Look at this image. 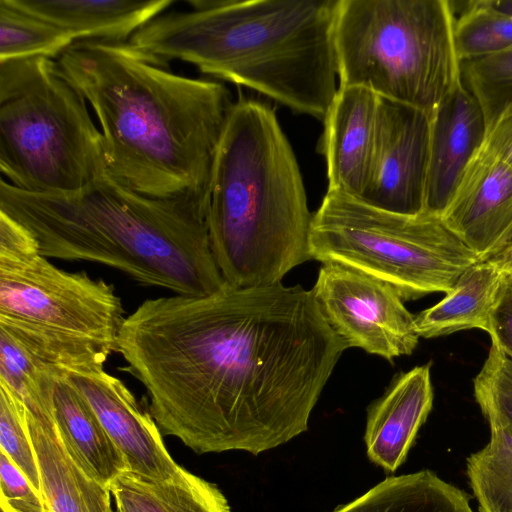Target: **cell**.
<instances>
[{
    "label": "cell",
    "mask_w": 512,
    "mask_h": 512,
    "mask_svg": "<svg viewBox=\"0 0 512 512\" xmlns=\"http://www.w3.org/2000/svg\"><path fill=\"white\" fill-rule=\"evenodd\" d=\"M506 275H512V242L485 259Z\"/></svg>",
    "instance_id": "obj_34"
},
{
    "label": "cell",
    "mask_w": 512,
    "mask_h": 512,
    "mask_svg": "<svg viewBox=\"0 0 512 512\" xmlns=\"http://www.w3.org/2000/svg\"><path fill=\"white\" fill-rule=\"evenodd\" d=\"M440 216L479 260L489 258L512 240V168L482 145Z\"/></svg>",
    "instance_id": "obj_13"
},
{
    "label": "cell",
    "mask_w": 512,
    "mask_h": 512,
    "mask_svg": "<svg viewBox=\"0 0 512 512\" xmlns=\"http://www.w3.org/2000/svg\"><path fill=\"white\" fill-rule=\"evenodd\" d=\"M66 378L123 453L131 474L155 482L171 481L182 475L185 469L170 456L149 410L138 403L119 378L104 368Z\"/></svg>",
    "instance_id": "obj_12"
},
{
    "label": "cell",
    "mask_w": 512,
    "mask_h": 512,
    "mask_svg": "<svg viewBox=\"0 0 512 512\" xmlns=\"http://www.w3.org/2000/svg\"><path fill=\"white\" fill-rule=\"evenodd\" d=\"M332 512H474L469 495L429 470L388 477Z\"/></svg>",
    "instance_id": "obj_21"
},
{
    "label": "cell",
    "mask_w": 512,
    "mask_h": 512,
    "mask_svg": "<svg viewBox=\"0 0 512 512\" xmlns=\"http://www.w3.org/2000/svg\"><path fill=\"white\" fill-rule=\"evenodd\" d=\"M67 31L76 41L127 42L174 0H9Z\"/></svg>",
    "instance_id": "obj_17"
},
{
    "label": "cell",
    "mask_w": 512,
    "mask_h": 512,
    "mask_svg": "<svg viewBox=\"0 0 512 512\" xmlns=\"http://www.w3.org/2000/svg\"><path fill=\"white\" fill-rule=\"evenodd\" d=\"M303 179L274 108L240 96L216 155L210 191V247L234 288L281 283L311 259Z\"/></svg>",
    "instance_id": "obj_5"
},
{
    "label": "cell",
    "mask_w": 512,
    "mask_h": 512,
    "mask_svg": "<svg viewBox=\"0 0 512 512\" xmlns=\"http://www.w3.org/2000/svg\"><path fill=\"white\" fill-rule=\"evenodd\" d=\"M117 512H145L131 495L115 480L110 486Z\"/></svg>",
    "instance_id": "obj_33"
},
{
    "label": "cell",
    "mask_w": 512,
    "mask_h": 512,
    "mask_svg": "<svg viewBox=\"0 0 512 512\" xmlns=\"http://www.w3.org/2000/svg\"><path fill=\"white\" fill-rule=\"evenodd\" d=\"M462 80L483 111L487 129L512 109V47L461 64Z\"/></svg>",
    "instance_id": "obj_27"
},
{
    "label": "cell",
    "mask_w": 512,
    "mask_h": 512,
    "mask_svg": "<svg viewBox=\"0 0 512 512\" xmlns=\"http://www.w3.org/2000/svg\"><path fill=\"white\" fill-rule=\"evenodd\" d=\"M483 146L512 168V109L487 129Z\"/></svg>",
    "instance_id": "obj_32"
},
{
    "label": "cell",
    "mask_w": 512,
    "mask_h": 512,
    "mask_svg": "<svg viewBox=\"0 0 512 512\" xmlns=\"http://www.w3.org/2000/svg\"><path fill=\"white\" fill-rule=\"evenodd\" d=\"M0 489L2 512H47L42 494L2 452H0Z\"/></svg>",
    "instance_id": "obj_30"
},
{
    "label": "cell",
    "mask_w": 512,
    "mask_h": 512,
    "mask_svg": "<svg viewBox=\"0 0 512 512\" xmlns=\"http://www.w3.org/2000/svg\"><path fill=\"white\" fill-rule=\"evenodd\" d=\"M26 422L47 512H113L110 490L87 475L68 453L54 419H37L26 410Z\"/></svg>",
    "instance_id": "obj_18"
},
{
    "label": "cell",
    "mask_w": 512,
    "mask_h": 512,
    "mask_svg": "<svg viewBox=\"0 0 512 512\" xmlns=\"http://www.w3.org/2000/svg\"><path fill=\"white\" fill-rule=\"evenodd\" d=\"M209 204L210 195L147 197L106 171L69 194L0 181V212L32 234L43 256L104 264L176 295L206 296L227 285L210 247Z\"/></svg>",
    "instance_id": "obj_3"
},
{
    "label": "cell",
    "mask_w": 512,
    "mask_h": 512,
    "mask_svg": "<svg viewBox=\"0 0 512 512\" xmlns=\"http://www.w3.org/2000/svg\"><path fill=\"white\" fill-rule=\"evenodd\" d=\"M491 342L512 359V275H506L491 315Z\"/></svg>",
    "instance_id": "obj_31"
},
{
    "label": "cell",
    "mask_w": 512,
    "mask_h": 512,
    "mask_svg": "<svg viewBox=\"0 0 512 512\" xmlns=\"http://www.w3.org/2000/svg\"><path fill=\"white\" fill-rule=\"evenodd\" d=\"M55 60L97 117L114 181L152 198L210 195L235 102L223 83L173 73L127 42L79 40Z\"/></svg>",
    "instance_id": "obj_2"
},
{
    "label": "cell",
    "mask_w": 512,
    "mask_h": 512,
    "mask_svg": "<svg viewBox=\"0 0 512 512\" xmlns=\"http://www.w3.org/2000/svg\"><path fill=\"white\" fill-rule=\"evenodd\" d=\"M0 171L41 194L79 191L106 171L101 132L55 59L0 61Z\"/></svg>",
    "instance_id": "obj_7"
},
{
    "label": "cell",
    "mask_w": 512,
    "mask_h": 512,
    "mask_svg": "<svg viewBox=\"0 0 512 512\" xmlns=\"http://www.w3.org/2000/svg\"><path fill=\"white\" fill-rule=\"evenodd\" d=\"M486 132L480 104L462 82L430 117L425 211L442 214Z\"/></svg>",
    "instance_id": "obj_15"
},
{
    "label": "cell",
    "mask_w": 512,
    "mask_h": 512,
    "mask_svg": "<svg viewBox=\"0 0 512 512\" xmlns=\"http://www.w3.org/2000/svg\"><path fill=\"white\" fill-rule=\"evenodd\" d=\"M474 396L488 422L512 431V359L494 342L474 379Z\"/></svg>",
    "instance_id": "obj_29"
},
{
    "label": "cell",
    "mask_w": 512,
    "mask_h": 512,
    "mask_svg": "<svg viewBox=\"0 0 512 512\" xmlns=\"http://www.w3.org/2000/svg\"><path fill=\"white\" fill-rule=\"evenodd\" d=\"M339 0H190L127 43L151 62L180 60L322 120L336 95Z\"/></svg>",
    "instance_id": "obj_4"
},
{
    "label": "cell",
    "mask_w": 512,
    "mask_h": 512,
    "mask_svg": "<svg viewBox=\"0 0 512 512\" xmlns=\"http://www.w3.org/2000/svg\"><path fill=\"white\" fill-rule=\"evenodd\" d=\"M347 348L312 290L282 283L147 299L117 340L162 435L255 456L307 431Z\"/></svg>",
    "instance_id": "obj_1"
},
{
    "label": "cell",
    "mask_w": 512,
    "mask_h": 512,
    "mask_svg": "<svg viewBox=\"0 0 512 512\" xmlns=\"http://www.w3.org/2000/svg\"><path fill=\"white\" fill-rule=\"evenodd\" d=\"M510 242H512V240H511ZM510 242H509V243H510ZM509 243H508V244H509Z\"/></svg>",
    "instance_id": "obj_36"
},
{
    "label": "cell",
    "mask_w": 512,
    "mask_h": 512,
    "mask_svg": "<svg viewBox=\"0 0 512 512\" xmlns=\"http://www.w3.org/2000/svg\"><path fill=\"white\" fill-rule=\"evenodd\" d=\"M380 98L357 87H338L326 113L319 151L327 165L328 189L360 199L370 181Z\"/></svg>",
    "instance_id": "obj_14"
},
{
    "label": "cell",
    "mask_w": 512,
    "mask_h": 512,
    "mask_svg": "<svg viewBox=\"0 0 512 512\" xmlns=\"http://www.w3.org/2000/svg\"><path fill=\"white\" fill-rule=\"evenodd\" d=\"M53 415L68 453L92 479L109 489L118 477L129 471L123 453L66 376L55 384Z\"/></svg>",
    "instance_id": "obj_19"
},
{
    "label": "cell",
    "mask_w": 512,
    "mask_h": 512,
    "mask_svg": "<svg viewBox=\"0 0 512 512\" xmlns=\"http://www.w3.org/2000/svg\"><path fill=\"white\" fill-rule=\"evenodd\" d=\"M430 364L397 375L368 409L364 441L371 462L395 472L433 406Z\"/></svg>",
    "instance_id": "obj_16"
},
{
    "label": "cell",
    "mask_w": 512,
    "mask_h": 512,
    "mask_svg": "<svg viewBox=\"0 0 512 512\" xmlns=\"http://www.w3.org/2000/svg\"><path fill=\"white\" fill-rule=\"evenodd\" d=\"M116 481L145 512H231L220 489L187 470L178 479L155 482L129 471Z\"/></svg>",
    "instance_id": "obj_23"
},
{
    "label": "cell",
    "mask_w": 512,
    "mask_h": 512,
    "mask_svg": "<svg viewBox=\"0 0 512 512\" xmlns=\"http://www.w3.org/2000/svg\"><path fill=\"white\" fill-rule=\"evenodd\" d=\"M76 40L57 25L0 0V61L56 59Z\"/></svg>",
    "instance_id": "obj_25"
},
{
    "label": "cell",
    "mask_w": 512,
    "mask_h": 512,
    "mask_svg": "<svg viewBox=\"0 0 512 512\" xmlns=\"http://www.w3.org/2000/svg\"><path fill=\"white\" fill-rule=\"evenodd\" d=\"M454 42L461 64L503 52L512 47V17L487 0L468 1L455 16Z\"/></svg>",
    "instance_id": "obj_26"
},
{
    "label": "cell",
    "mask_w": 512,
    "mask_h": 512,
    "mask_svg": "<svg viewBox=\"0 0 512 512\" xmlns=\"http://www.w3.org/2000/svg\"><path fill=\"white\" fill-rule=\"evenodd\" d=\"M495 10L512 17V0H487Z\"/></svg>",
    "instance_id": "obj_35"
},
{
    "label": "cell",
    "mask_w": 512,
    "mask_h": 512,
    "mask_svg": "<svg viewBox=\"0 0 512 512\" xmlns=\"http://www.w3.org/2000/svg\"><path fill=\"white\" fill-rule=\"evenodd\" d=\"M0 328L8 331L38 364L62 376L103 369L113 353L89 339L16 320L0 318Z\"/></svg>",
    "instance_id": "obj_22"
},
{
    "label": "cell",
    "mask_w": 512,
    "mask_h": 512,
    "mask_svg": "<svg viewBox=\"0 0 512 512\" xmlns=\"http://www.w3.org/2000/svg\"><path fill=\"white\" fill-rule=\"evenodd\" d=\"M311 290L324 318L348 348L392 360L417 347L415 315L387 282L343 263L326 262Z\"/></svg>",
    "instance_id": "obj_10"
},
{
    "label": "cell",
    "mask_w": 512,
    "mask_h": 512,
    "mask_svg": "<svg viewBox=\"0 0 512 512\" xmlns=\"http://www.w3.org/2000/svg\"><path fill=\"white\" fill-rule=\"evenodd\" d=\"M0 318L86 338L117 352L126 317L113 285L56 267L27 229L0 212Z\"/></svg>",
    "instance_id": "obj_9"
},
{
    "label": "cell",
    "mask_w": 512,
    "mask_h": 512,
    "mask_svg": "<svg viewBox=\"0 0 512 512\" xmlns=\"http://www.w3.org/2000/svg\"><path fill=\"white\" fill-rule=\"evenodd\" d=\"M490 440L467 459V476L478 512H512V431L489 422Z\"/></svg>",
    "instance_id": "obj_24"
},
{
    "label": "cell",
    "mask_w": 512,
    "mask_h": 512,
    "mask_svg": "<svg viewBox=\"0 0 512 512\" xmlns=\"http://www.w3.org/2000/svg\"><path fill=\"white\" fill-rule=\"evenodd\" d=\"M454 21L447 0H339V86L366 88L431 117L463 82Z\"/></svg>",
    "instance_id": "obj_6"
},
{
    "label": "cell",
    "mask_w": 512,
    "mask_h": 512,
    "mask_svg": "<svg viewBox=\"0 0 512 512\" xmlns=\"http://www.w3.org/2000/svg\"><path fill=\"white\" fill-rule=\"evenodd\" d=\"M0 452L4 453L42 494L39 467L27 428L26 409L2 382H0Z\"/></svg>",
    "instance_id": "obj_28"
},
{
    "label": "cell",
    "mask_w": 512,
    "mask_h": 512,
    "mask_svg": "<svg viewBox=\"0 0 512 512\" xmlns=\"http://www.w3.org/2000/svg\"><path fill=\"white\" fill-rule=\"evenodd\" d=\"M309 252L387 282L403 300L446 294L480 261L439 215L392 213L329 189L312 217Z\"/></svg>",
    "instance_id": "obj_8"
},
{
    "label": "cell",
    "mask_w": 512,
    "mask_h": 512,
    "mask_svg": "<svg viewBox=\"0 0 512 512\" xmlns=\"http://www.w3.org/2000/svg\"><path fill=\"white\" fill-rule=\"evenodd\" d=\"M505 276L487 260L470 266L442 300L415 316L419 337L435 338L468 329L489 334Z\"/></svg>",
    "instance_id": "obj_20"
},
{
    "label": "cell",
    "mask_w": 512,
    "mask_h": 512,
    "mask_svg": "<svg viewBox=\"0 0 512 512\" xmlns=\"http://www.w3.org/2000/svg\"><path fill=\"white\" fill-rule=\"evenodd\" d=\"M429 142L427 114L380 98L371 177L359 200L392 213L424 212Z\"/></svg>",
    "instance_id": "obj_11"
}]
</instances>
